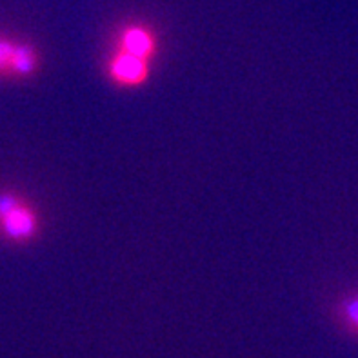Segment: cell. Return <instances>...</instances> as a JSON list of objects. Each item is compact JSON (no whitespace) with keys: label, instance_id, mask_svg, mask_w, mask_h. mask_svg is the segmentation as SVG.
I'll list each match as a JSON object with an SVG mask.
<instances>
[{"label":"cell","instance_id":"cell-1","mask_svg":"<svg viewBox=\"0 0 358 358\" xmlns=\"http://www.w3.org/2000/svg\"><path fill=\"white\" fill-rule=\"evenodd\" d=\"M38 217L26 200L11 193L0 195V233L9 241L29 242L38 231Z\"/></svg>","mask_w":358,"mask_h":358},{"label":"cell","instance_id":"cell-2","mask_svg":"<svg viewBox=\"0 0 358 358\" xmlns=\"http://www.w3.org/2000/svg\"><path fill=\"white\" fill-rule=\"evenodd\" d=\"M106 71L113 84L122 87H136L148 82L151 75V60L118 50L109 55Z\"/></svg>","mask_w":358,"mask_h":358},{"label":"cell","instance_id":"cell-3","mask_svg":"<svg viewBox=\"0 0 358 358\" xmlns=\"http://www.w3.org/2000/svg\"><path fill=\"white\" fill-rule=\"evenodd\" d=\"M38 68V55L31 45L0 38V75L29 77Z\"/></svg>","mask_w":358,"mask_h":358},{"label":"cell","instance_id":"cell-4","mask_svg":"<svg viewBox=\"0 0 358 358\" xmlns=\"http://www.w3.org/2000/svg\"><path fill=\"white\" fill-rule=\"evenodd\" d=\"M115 48L142 57V59L153 60L159 51V41H157V33L151 27L144 26V24H127L118 31Z\"/></svg>","mask_w":358,"mask_h":358},{"label":"cell","instance_id":"cell-5","mask_svg":"<svg viewBox=\"0 0 358 358\" xmlns=\"http://www.w3.org/2000/svg\"><path fill=\"white\" fill-rule=\"evenodd\" d=\"M342 317H344L345 324L350 326V329L358 331V295L351 296L342 306Z\"/></svg>","mask_w":358,"mask_h":358}]
</instances>
